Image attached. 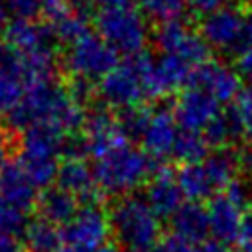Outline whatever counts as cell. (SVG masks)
<instances>
[{"label": "cell", "mask_w": 252, "mask_h": 252, "mask_svg": "<svg viewBox=\"0 0 252 252\" xmlns=\"http://www.w3.org/2000/svg\"><path fill=\"white\" fill-rule=\"evenodd\" d=\"M96 252H122L116 244H106V246H102L100 250H96Z\"/></svg>", "instance_id": "ee69618b"}, {"label": "cell", "mask_w": 252, "mask_h": 252, "mask_svg": "<svg viewBox=\"0 0 252 252\" xmlns=\"http://www.w3.org/2000/svg\"><path fill=\"white\" fill-rule=\"evenodd\" d=\"M22 240L30 252H59L63 248L61 230L41 219L30 220Z\"/></svg>", "instance_id": "603a6c76"}, {"label": "cell", "mask_w": 252, "mask_h": 252, "mask_svg": "<svg viewBox=\"0 0 252 252\" xmlns=\"http://www.w3.org/2000/svg\"><path fill=\"white\" fill-rule=\"evenodd\" d=\"M177 134H179V124L173 116V110L158 108L152 112L150 124H148V128L140 140L142 150L154 161H161L173 154Z\"/></svg>", "instance_id": "5bb4252c"}, {"label": "cell", "mask_w": 252, "mask_h": 252, "mask_svg": "<svg viewBox=\"0 0 252 252\" xmlns=\"http://www.w3.org/2000/svg\"><path fill=\"white\" fill-rule=\"evenodd\" d=\"M53 30V35L57 41L65 43V45H73L75 41H79L81 37H85L87 33H91L89 30V18L85 12L73 10L63 22H59Z\"/></svg>", "instance_id": "484cf974"}, {"label": "cell", "mask_w": 252, "mask_h": 252, "mask_svg": "<svg viewBox=\"0 0 252 252\" xmlns=\"http://www.w3.org/2000/svg\"><path fill=\"white\" fill-rule=\"evenodd\" d=\"M240 252H250V250H240Z\"/></svg>", "instance_id": "bcb514c9"}, {"label": "cell", "mask_w": 252, "mask_h": 252, "mask_svg": "<svg viewBox=\"0 0 252 252\" xmlns=\"http://www.w3.org/2000/svg\"><path fill=\"white\" fill-rule=\"evenodd\" d=\"M244 12H246L244 2H228L217 12L201 18L197 32L201 33V37L207 41L209 47L234 53L242 33Z\"/></svg>", "instance_id": "ba28073f"}, {"label": "cell", "mask_w": 252, "mask_h": 252, "mask_svg": "<svg viewBox=\"0 0 252 252\" xmlns=\"http://www.w3.org/2000/svg\"><path fill=\"white\" fill-rule=\"evenodd\" d=\"M154 39L161 55L179 57L191 67H199L201 63L211 59V47L207 45V41L201 37L197 30H193L183 20L158 24Z\"/></svg>", "instance_id": "5b68a950"}, {"label": "cell", "mask_w": 252, "mask_h": 252, "mask_svg": "<svg viewBox=\"0 0 252 252\" xmlns=\"http://www.w3.org/2000/svg\"><path fill=\"white\" fill-rule=\"evenodd\" d=\"M65 134L49 124H35L22 132L18 158H45L57 159L63 148Z\"/></svg>", "instance_id": "ffe728a7"}, {"label": "cell", "mask_w": 252, "mask_h": 252, "mask_svg": "<svg viewBox=\"0 0 252 252\" xmlns=\"http://www.w3.org/2000/svg\"><path fill=\"white\" fill-rule=\"evenodd\" d=\"M138 4L148 18L159 24L181 20V14L187 8V0H138Z\"/></svg>", "instance_id": "4316f807"}, {"label": "cell", "mask_w": 252, "mask_h": 252, "mask_svg": "<svg viewBox=\"0 0 252 252\" xmlns=\"http://www.w3.org/2000/svg\"><path fill=\"white\" fill-rule=\"evenodd\" d=\"M118 51L106 43L98 33H87L73 45H69L65 53V67L69 75H79L91 81H100L108 75L120 61Z\"/></svg>", "instance_id": "277c9868"}, {"label": "cell", "mask_w": 252, "mask_h": 252, "mask_svg": "<svg viewBox=\"0 0 252 252\" xmlns=\"http://www.w3.org/2000/svg\"><path fill=\"white\" fill-rule=\"evenodd\" d=\"M232 110L236 112V116H238V120L242 124L244 136L252 140V87L242 89V93L234 100Z\"/></svg>", "instance_id": "4dcf8cb0"}, {"label": "cell", "mask_w": 252, "mask_h": 252, "mask_svg": "<svg viewBox=\"0 0 252 252\" xmlns=\"http://www.w3.org/2000/svg\"><path fill=\"white\" fill-rule=\"evenodd\" d=\"M252 49V4H246V12H244V24H242V33L236 45L234 55H240L244 51Z\"/></svg>", "instance_id": "d6a6232c"}, {"label": "cell", "mask_w": 252, "mask_h": 252, "mask_svg": "<svg viewBox=\"0 0 252 252\" xmlns=\"http://www.w3.org/2000/svg\"><path fill=\"white\" fill-rule=\"evenodd\" d=\"M75 10H79V12H85L87 8H91L94 2H98V0H67Z\"/></svg>", "instance_id": "60d3db41"}, {"label": "cell", "mask_w": 252, "mask_h": 252, "mask_svg": "<svg viewBox=\"0 0 252 252\" xmlns=\"http://www.w3.org/2000/svg\"><path fill=\"white\" fill-rule=\"evenodd\" d=\"M26 83L16 73H0V112L8 114L26 94Z\"/></svg>", "instance_id": "83f0119b"}, {"label": "cell", "mask_w": 252, "mask_h": 252, "mask_svg": "<svg viewBox=\"0 0 252 252\" xmlns=\"http://www.w3.org/2000/svg\"><path fill=\"white\" fill-rule=\"evenodd\" d=\"M81 134L87 144V154L94 159L106 156L114 148L128 142L120 130L116 114H112V110H108L104 106L91 108L87 112Z\"/></svg>", "instance_id": "30bf717a"}, {"label": "cell", "mask_w": 252, "mask_h": 252, "mask_svg": "<svg viewBox=\"0 0 252 252\" xmlns=\"http://www.w3.org/2000/svg\"><path fill=\"white\" fill-rule=\"evenodd\" d=\"M189 87H199L213 94L220 104L234 102L242 93V79L238 77L236 69L222 65L220 61L209 59L193 69Z\"/></svg>", "instance_id": "8fae6325"}, {"label": "cell", "mask_w": 252, "mask_h": 252, "mask_svg": "<svg viewBox=\"0 0 252 252\" xmlns=\"http://www.w3.org/2000/svg\"><path fill=\"white\" fill-rule=\"evenodd\" d=\"M4 32V39L8 45H12L14 49H18L20 53H32L37 49H45L51 47V41L55 39L53 30L43 24V22H35V20H10L6 24Z\"/></svg>", "instance_id": "ac0fdd59"}, {"label": "cell", "mask_w": 252, "mask_h": 252, "mask_svg": "<svg viewBox=\"0 0 252 252\" xmlns=\"http://www.w3.org/2000/svg\"><path fill=\"white\" fill-rule=\"evenodd\" d=\"M177 181L179 187L183 191V195L189 201H211L213 197H217L220 191L205 163V159L201 163H191V165H179L177 169Z\"/></svg>", "instance_id": "44dd1931"}, {"label": "cell", "mask_w": 252, "mask_h": 252, "mask_svg": "<svg viewBox=\"0 0 252 252\" xmlns=\"http://www.w3.org/2000/svg\"><path fill=\"white\" fill-rule=\"evenodd\" d=\"M61 236L67 246H79L93 252L100 250L106 246L108 236H112L108 211L100 203L81 205L73 220L61 228Z\"/></svg>", "instance_id": "8992f818"}, {"label": "cell", "mask_w": 252, "mask_h": 252, "mask_svg": "<svg viewBox=\"0 0 252 252\" xmlns=\"http://www.w3.org/2000/svg\"><path fill=\"white\" fill-rule=\"evenodd\" d=\"M226 4H228V0H187V8L199 18H205Z\"/></svg>", "instance_id": "836d02e7"}, {"label": "cell", "mask_w": 252, "mask_h": 252, "mask_svg": "<svg viewBox=\"0 0 252 252\" xmlns=\"http://www.w3.org/2000/svg\"><path fill=\"white\" fill-rule=\"evenodd\" d=\"M238 246H240V250H250L252 252V211H248L244 215V222H242V232H240Z\"/></svg>", "instance_id": "8d00e7d4"}, {"label": "cell", "mask_w": 252, "mask_h": 252, "mask_svg": "<svg viewBox=\"0 0 252 252\" xmlns=\"http://www.w3.org/2000/svg\"><path fill=\"white\" fill-rule=\"evenodd\" d=\"M238 2H244V4H252V0H238Z\"/></svg>", "instance_id": "f6af8a7d"}, {"label": "cell", "mask_w": 252, "mask_h": 252, "mask_svg": "<svg viewBox=\"0 0 252 252\" xmlns=\"http://www.w3.org/2000/svg\"><path fill=\"white\" fill-rule=\"evenodd\" d=\"M79 211V199L61 189L59 185H51L41 189L37 193L35 201V213L37 219L53 224V226H65L73 220V217Z\"/></svg>", "instance_id": "d6986e66"}, {"label": "cell", "mask_w": 252, "mask_h": 252, "mask_svg": "<svg viewBox=\"0 0 252 252\" xmlns=\"http://www.w3.org/2000/svg\"><path fill=\"white\" fill-rule=\"evenodd\" d=\"M203 136L207 144L217 152V150H232L238 140L244 136L242 124L236 116V112L230 108L226 112H220L205 130Z\"/></svg>", "instance_id": "7402d4cb"}, {"label": "cell", "mask_w": 252, "mask_h": 252, "mask_svg": "<svg viewBox=\"0 0 252 252\" xmlns=\"http://www.w3.org/2000/svg\"><path fill=\"white\" fill-rule=\"evenodd\" d=\"M173 236L183 240L189 246H201L207 242V236L211 234V222H209V211L207 205L197 201H187L183 207L169 219Z\"/></svg>", "instance_id": "e0dca14e"}, {"label": "cell", "mask_w": 252, "mask_h": 252, "mask_svg": "<svg viewBox=\"0 0 252 252\" xmlns=\"http://www.w3.org/2000/svg\"><path fill=\"white\" fill-rule=\"evenodd\" d=\"M220 114V102L199 87H185L173 100V116L181 130L203 132Z\"/></svg>", "instance_id": "9c48e42d"}, {"label": "cell", "mask_w": 252, "mask_h": 252, "mask_svg": "<svg viewBox=\"0 0 252 252\" xmlns=\"http://www.w3.org/2000/svg\"><path fill=\"white\" fill-rule=\"evenodd\" d=\"M20 252H30V250H20Z\"/></svg>", "instance_id": "7dc6e473"}, {"label": "cell", "mask_w": 252, "mask_h": 252, "mask_svg": "<svg viewBox=\"0 0 252 252\" xmlns=\"http://www.w3.org/2000/svg\"><path fill=\"white\" fill-rule=\"evenodd\" d=\"M209 222H211V236L215 242L228 246L238 244L242 222H244V209L234 203L226 193H219L207 203Z\"/></svg>", "instance_id": "4fadbf2b"}, {"label": "cell", "mask_w": 252, "mask_h": 252, "mask_svg": "<svg viewBox=\"0 0 252 252\" xmlns=\"http://www.w3.org/2000/svg\"><path fill=\"white\" fill-rule=\"evenodd\" d=\"M150 252H195L193 246L185 244L183 240H179L177 236H163Z\"/></svg>", "instance_id": "e575fe53"}, {"label": "cell", "mask_w": 252, "mask_h": 252, "mask_svg": "<svg viewBox=\"0 0 252 252\" xmlns=\"http://www.w3.org/2000/svg\"><path fill=\"white\" fill-rule=\"evenodd\" d=\"M59 252H93V250H85V248H79V246H67V244H63V248Z\"/></svg>", "instance_id": "7bdbcfd3"}, {"label": "cell", "mask_w": 252, "mask_h": 252, "mask_svg": "<svg viewBox=\"0 0 252 252\" xmlns=\"http://www.w3.org/2000/svg\"><path fill=\"white\" fill-rule=\"evenodd\" d=\"M236 73L242 81L252 85V49L236 55Z\"/></svg>", "instance_id": "d590c367"}, {"label": "cell", "mask_w": 252, "mask_h": 252, "mask_svg": "<svg viewBox=\"0 0 252 252\" xmlns=\"http://www.w3.org/2000/svg\"><path fill=\"white\" fill-rule=\"evenodd\" d=\"M8 12L18 20H33L39 16L41 0H6Z\"/></svg>", "instance_id": "1f68e13d"}, {"label": "cell", "mask_w": 252, "mask_h": 252, "mask_svg": "<svg viewBox=\"0 0 252 252\" xmlns=\"http://www.w3.org/2000/svg\"><path fill=\"white\" fill-rule=\"evenodd\" d=\"M209 150H211V146L207 144L203 132L181 130L179 128V134H177V140H175V148H173L171 158L179 165L201 163L203 159L209 158Z\"/></svg>", "instance_id": "cb8c5ba5"}, {"label": "cell", "mask_w": 252, "mask_h": 252, "mask_svg": "<svg viewBox=\"0 0 252 252\" xmlns=\"http://www.w3.org/2000/svg\"><path fill=\"white\" fill-rule=\"evenodd\" d=\"M98 96L106 106L116 110L142 106L148 100L144 81L132 59L118 63L108 75L98 81Z\"/></svg>", "instance_id": "52a82bcc"}, {"label": "cell", "mask_w": 252, "mask_h": 252, "mask_svg": "<svg viewBox=\"0 0 252 252\" xmlns=\"http://www.w3.org/2000/svg\"><path fill=\"white\" fill-rule=\"evenodd\" d=\"M0 171H2V169H0Z\"/></svg>", "instance_id": "c3c4849f"}, {"label": "cell", "mask_w": 252, "mask_h": 252, "mask_svg": "<svg viewBox=\"0 0 252 252\" xmlns=\"http://www.w3.org/2000/svg\"><path fill=\"white\" fill-rule=\"evenodd\" d=\"M159 165L144 150H138L126 142L106 156L94 159L93 173L100 193L120 199L146 185Z\"/></svg>", "instance_id": "6da1fadb"}, {"label": "cell", "mask_w": 252, "mask_h": 252, "mask_svg": "<svg viewBox=\"0 0 252 252\" xmlns=\"http://www.w3.org/2000/svg\"><path fill=\"white\" fill-rule=\"evenodd\" d=\"M146 203L159 219H171L183 207V191L177 181V173H173L167 165H159L152 179L146 183Z\"/></svg>", "instance_id": "7c38bea8"}, {"label": "cell", "mask_w": 252, "mask_h": 252, "mask_svg": "<svg viewBox=\"0 0 252 252\" xmlns=\"http://www.w3.org/2000/svg\"><path fill=\"white\" fill-rule=\"evenodd\" d=\"M108 219L114 244L122 252H150L163 238L161 219L142 197L126 195L114 199Z\"/></svg>", "instance_id": "7a4b0ae2"}, {"label": "cell", "mask_w": 252, "mask_h": 252, "mask_svg": "<svg viewBox=\"0 0 252 252\" xmlns=\"http://www.w3.org/2000/svg\"><path fill=\"white\" fill-rule=\"evenodd\" d=\"M195 252H230L226 246H222V244H219V242H205V244H201V246H197L195 248Z\"/></svg>", "instance_id": "ab89813d"}, {"label": "cell", "mask_w": 252, "mask_h": 252, "mask_svg": "<svg viewBox=\"0 0 252 252\" xmlns=\"http://www.w3.org/2000/svg\"><path fill=\"white\" fill-rule=\"evenodd\" d=\"M0 252H20L18 238H14V236H0Z\"/></svg>", "instance_id": "f35d334b"}, {"label": "cell", "mask_w": 252, "mask_h": 252, "mask_svg": "<svg viewBox=\"0 0 252 252\" xmlns=\"http://www.w3.org/2000/svg\"><path fill=\"white\" fill-rule=\"evenodd\" d=\"M118 118V124H120V130L124 134V138L130 142V140H142L148 124H150V118H152V110L142 104V106H134V108H126V110H118L116 114Z\"/></svg>", "instance_id": "d4e9b609"}, {"label": "cell", "mask_w": 252, "mask_h": 252, "mask_svg": "<svg viewBox=\"0 0 252 252\" xmlns=\"http://www.w3.org/2000/svg\"><path fill=\"white\" fill-rule=\"evenodd\" d=\"M37 193L18 161H8L0 171V203L22 213L35 209Z\"/></svg>", "instance_id": "2e32d148"}, {"label": "cell", "mask_w": 252, "mask_h": 252, "mask_svg": "<svg viewBox=\"0 0 252 252\" xmlns=\"http://www.w3.org/2000/svg\"><path fill=\"white\" fill-rule=\"evenodd\" d=\"M75 8L67 0H41L39 16L43 18V24L49 28H55L59 22H63Z\"/></svg>", "instance_id": "f546056e"}, {"label": "cell", "mask_w": 252, "mask_h": 252, "mask_svg": "<svg viewBox=\"0 0 252 252\" xmlns=\"http://www.w3.org/2000/svg\"><path fill=\"white\" fill-rule=\"evenodd\" d=\"M96 33L110 43L118 53L126 57H134L144 51L148 41V28L144 16L134 8H118V10H98L94 16Z\"/></svg>", "instance_id": "3957f363"}, {"label": "cell", "mask_w": 252, "mask_h": 252, "mask_svg": "<svg viewBox=\"0 0 252 252\" xmlns=\"http://www.w3.org/2000/svg\"><path fill=\"white\" fill-rule=\"evenodd\" d=\"M57 185L77 197L81 205L87 203H100V191L94 181L93 167L85 159H61L57 169Z\"/></svg>", "instance_id": "9a60e30c"}, {"label": "cell", "mask_w": 252, "mask_h": 252, "mask_svg": "<svg viewBox=\"0 0 252 252\" xmlns=\"http://www.w3.org/2000/svg\"><path fill=\"white\" fill-rule=\"evenodd\" d=\"M8 6H6V0H0V30H4L6 28V24H8Z\"/></svg>", "instance_id": "b9f144b4"}, {"label": "cell", "mask_w": 252, "mask_h": 252, "mask_svg": "<svg viewBox=\"0 0 252 252\" xmlns=\"http://www.w3.org/2000/svg\"><path fill=\"white\" fill-rule=\"evenodd\" d=\"M134 0H98L102 10H118V8H130Z\"/></svg>", "instance_id": "74e56055"}, {"label": "cell", "mask_w": 252, "mask_h": 252, "mask_svg": "<svg viewBox=\"0 0 252 252\" xmlns=\"http://www.w3.org/2000/svg\"><path fill=\"white\" fill-rule=\"evenodd\" d=\"M28 224V213H22L14 207L0 203V236H14L22 240Z\"/></svg>", "instance_id": "f1b7e54d"}]
</instances>
